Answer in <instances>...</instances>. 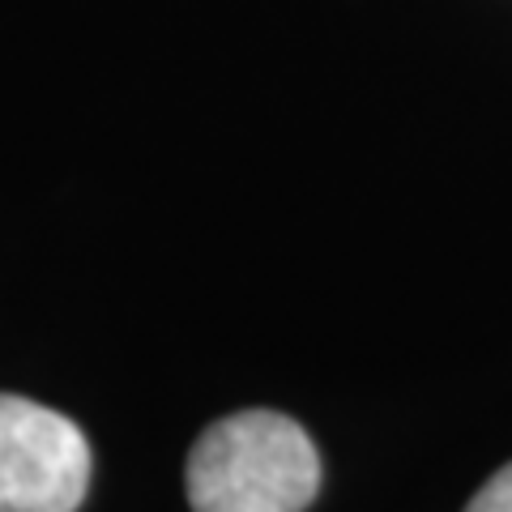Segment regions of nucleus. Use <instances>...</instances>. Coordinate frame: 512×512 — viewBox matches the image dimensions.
<instances>
[{"mask_svg":"<svg viewBox=\"0 0 512 512\" xmlns=\"http://www.w3.org/2000/svg\"><path fill=\"white\" fill-rule=\"evenodd\" d=\"M466 512H512V466H504L500 474H495L491 483L470 500Z\"/></svg>","mask_w":512,"mask_h":512,"instance_id":"obj_3","label":"nucleus"},{"mask_svg":"<svg viewBox=\"0 0 512 512\" xmlns=\"http://www.w3.org/2000/svg\"><path fill=\"white\" fill-rule=\"evenodd\" d=\"M316 491V444L274 410L218 419L188 453L192 512H303Z\"/></svg>","mask_w":512,"mask_h":512,"instance_id":"obj_1","label":"nucleus"},{"mask_svg":"<svg viewBox=\"0 0 512 512\" xmlns=\"http://www.w3.org/2000/svg\"><path fill=\"white\" fill-rule=\"evenodd\" d=\"M86 491L82 427L30 397L0 393V512H77Z\"/></svg>","mask_w":512,"mask_h":512,"instance_id":"obj_2","label":"nucleus"}]
</instances>
